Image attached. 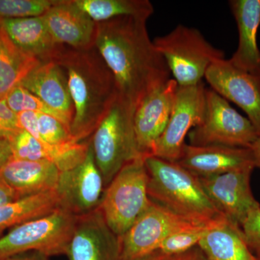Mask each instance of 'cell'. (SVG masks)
Here are the masks:
<instances>
[{
	"label": "cell",
	"mask_w": 260,
	"mask_h": 260,
	"mask_svg": "<svg viewBox=\"0 0 260 260\" xmlns=\"http://www.w3.org/2000/svg\"><path fill=\"white\" fill-rule=\"evenodd\" d=\"M250 149L254 157L255 167L260 169V136L258 137L257 139L253 143Z\"/></svg>",
	"instance_id": "cell-39"
},
{
	"label": "cell",
	"mask_w": 260,
	"mask_h": 260,
	"mask_svg": "<svg viewBox=\"0 0 260 260\" xmlns=\"http://www.w3.org/2000/svg\"><path fill=\"white\" fill-rule=\"evenodd\" d=\"M134 110L135 106L117 93L107 114L91 135L90 146L105 189L127 162L141 156L133 126Z\"/></svg>",
	"instance_id": "cell-4"
},
{
	"label": "cell",
	"mask_w": 260,
	"mask_h": 260,
	"mask_svg": "<svg viewBox=\"0 0 260 260\" xmlns=\"http://www.w3.org/2000/svg\"><path fill=\"white\" fill-rule=\"evenodd\" d=\"M229 5L237 25L239 44L229 61L238 69L260 78V0H232Z\"/></svg>",
	"instance_id": "cell-19"
},
{
	"label": "cell",
	"mask_w": 260,
	"mask_h": 260,
	"mask_svg": "<svg viewBox=\"0 0 260 260\" xmlns=\"http://www.w3.org/2000/svg\"><path fill=\"white\" fill-rule=\"evenodd\" d=\"M60 171L50 162L12 158L2 169L0 177L20 198L55 190Z\"/></svg>",
	"instance_id": "cell-22"
},
{
	"label": "cell",
	"mask_w": 260,
	"mask_h": 260,
	"mask_svg": "<svg viewBox=\"0 0 260 260\" xmlns=\"http://www.w3.org/2000/svg\"><path fill=\"white\" fill-rule=\"evenodd\" d=\"M175 80H168L145 93L135 105L133 114L137 146L143 157L151 155L172 114L178 88Z\"/></svg>",
	"instance_id": "cell-12"
},
{
	"label": "cell",
	"mask_w": 260,
	"mask_h": 260,
	"mask_svg": "<svg viewBox=\"0 0 260 260\" xmlns=\"http://www.w3.org/2000/svg\"><path fill=\"white\" fill-rule=\"evenodd\" d=\"M179 255H169L160 250H156L135 260H177Z\"/></svg>",
	"instance_id": "cell-38"
},
{
	"label": "cell",
	"mask_w": 260,
	"mask_h": 260,
	"mask_svg": "<svg viewBox=\"0 0 260 260\" xmlns=\"http://www.w3.org/2000/svg\"><path fill=\"white\" fill-rule=\"evenodd\" d=\"M148 181L144 157L140 156L127 162L106 187L99 208L118 237H123L151 204Z\"/></svg>",
	"instance_id": "cell-5"
},
{
	"label": "cell",
	"mask_w": 260,
	"mask_h": 260,
	"mask_svg": "<svg viewBox=\"0 0 260 260\" xmlns=\"http://www.w3.org/2000/svg\"><path fill=\"white\" fill-rule=\"evenodd\" d=\"M95 23L120 17L148 19L153 15V5L148 0H73Z\"/></svg>",
	"instance_id": "cell-26"
},
{
	"label": "cell",
	"mask_w": 260,
	"mask_h": 260,
	"mask_svg": "<svg viewBox=\"0 0 260 260\" xmlns=\"http://www.w3.org/2000/svg\"><path fill=\"white\" fill-rule=\"evenodd\" d=\"M189 145L250 148L259 135L247 117L239 114L213 89L207 88L203 120L188 134Z\"/></svg>",
	"instance_id": "cell-8"
},
{
	"label": "cell",
	"mask_w": 260,
	"mask_h": 260,
	"mask_svg": "<svg viewBox=\"0 0 260 260\" xmlns=\"http://www.w3.org/2000/svg\"><path fill=\"white\" fill-rule=\"evenodd\" d=\"M59 208L55 190L25 197L0 206V235L7 229L45 216Z\"/></svg>",
	"instance_id": "cell-24"
},
{
	"label": "cell",
	"mask_w": 260,
	"mask_h": 260,
	"mask_svg": "<svg viewBox=\"0 0 260 260\" xmlns=\"http://www.w3.org/2000/svg\"><path fill=\"white\" fill-rule=\"evenodd\" d=\"M254 169L249 167L215 177L199 178L205 192L219 211L240 227L251 210L260 207L251 188Z\"/></svg>",
	"instance_id": "cell-14"
},
{
	"label": "cell",
	"mask_w": 260,
	"mask_h": 260,
	"mask_svg": "<svg viewBox=\"0 0 260 260\" xmlns=\"http://www.w3.org/2000/svg\"><path fill=\"white\" fill-rule=\"evenodd\" d=\"M257 259H259V260H260V256H258Z\"/></svg>",
	"instance_id": "cell-40"
},
{
	"label": "cell",
	"mask_w": 260,
	"mask_h": 260,
	"mask_svg": "<svg viewBox=\"0 0 260 260\" xmlns=\"http://www.w3.org/2000/svg\"><path fill=\"white\" fill-rule=\"evenodd\" d=\"M198 246L209 260H259L246 244L242 228L226 218L213 227Z\"/></svg>",
	"instance_id": "cell-23"
},
{
	"label": "cell",
	"mask_w": 260,
	"mask_h": 260,
	"mask_svg": "<svg viewBox=\"0 0 260 260\" xmlns=\"http://www.w3.org/2000/svg\"><path fill=\"white\" fill-rule=\"evenodd\" d=\"M148 196L153 203L184 218L208 223L225 218L205 192L199 178L179 165L153 155L144 157Z\"/></svg>",
	"instance_id": "cell-3"
},
{
	"label": "cell",
	"mask_w": 260,
	"mask_h": 260,
	"mask_svg": "<svg viewBox=\"0 0 260 260\" xmlns=\"http://www.w3.org/2000/svg\"><path fill=\"white\" fill-rule=\"evenodd\" d=\"M225 218L200 224L173 234L164 241L158 250L169 255H179L198 246L206 234Z\"/></svg>",
	"instance_id": "cell-27"
},
{
	"label": "cell",
	"mask_w": 260,
	"mask_h": 260,
	"mask_svg": "<svg viewBox=\"0 0 260 260\" xmlns=\"http://www.w3.org/2000/svg\"><path fill=\"white\" fill-rule=\"evenodd\" d=\"M244 239L251 250L260 256V207L251 210L242 225Z\"/></svg>",
	"instance_id": "cell-31"
},
{
	"label": "cell",
	"mask_w": 260,
	"mask_h": 260,
	"mask_svg": "<svg viewBox=\"0 0 260 260\" xmlns=\"http://www.w3.org/2000/svg\"><path fill=\"white\" fill-rule=\"evenodd\" d=\"M78 218L59 208L13 228L0 237V260L29 251L48 256L66 254Z\"/></svg>",
	"instance_id": "cell-7"
},
{
	"label": "cell",
	"mask_w": 260,
	"mask_h": 260,
	"mask_svg": "<svg viewBox=\"0 0 260 260\" xmlns=\"http://www.w3.org/2000/svg\"><path fill=\"white\" fill-rule=\"evenodd\" d=\"M13 157L11 146L8 139H0V172Z\"/></svg>",
	"instance_id": "cell-35"
},
{
	"label": "cell",
	"mask_w": 260,
	"mask_h": 260,
	"mask_svg": "<svg viewBox=\"0 0 260 260\" xmlns=\"http://www.w3.org/2000/svg\"><path fill=\"white\" fill-rule=\"evenodd\" d=\"M153 43L179 86L201 83L208 68L224 59L223 51L210 44L200 30L185 25H177Z\"/></svg>",
	"instance_id": "cell-6"
},
{
	"label": "cell",
	"mask_w": 260,
	"mask_h": 260,
	"mask_svg": "<svg viewBox=\"0 0 260 260\" xmlns=\"http://www.w3.org/2000/svg\"><path fill=\"white\" fill-rule=\"evenodd\" d=\"M8 107L15 114L23 112H31L39 114H46L55 117L61 121L70 130V123L66 119L45 104L42 99L24 88L21 85H16L8 93L5 99Z\"/></svg>",
	"instance_id": "cell-28"
},
{
	"label": "cell",
	"mask_w": 260,
	"mask_h": 260,
	"mask_svg": "<svg viewBox=\"0 0 260 260\" xmlns=\"http://www.w3.org/2000/svg\"><path fill=\"white\" fill-rule=\"evenodd\" d=\"M211 89L241 108L260 136V78L238 69L229 59H220L207 70Z\"/></svg>",
	"instance_id": "cell-13"
},
{
	"label": "cell",
	"mask_w": 260,
	"mask_h": 260,
	"mask_svg": "<svg viewBox=\"0 0 260 260\" xmlns=\"http://www.w3.org/2000/svg\"><path fill=\"white\" fill-rule=\"evenodd\" d=\"M206 88L203 82L191 86H178L167 127L154 146L153 156L177 162L185 145V138L205 114Z\"/></svg>",
	"instance_id": "cell-9"
},
{
	"label": "cell",
	"mask_w": 260,
	"mask_h": 260,
	"mask_svg": "<svg viewBox=\"0 0 260 260\" xmlns=\"http://www.w3.org/2000/svg\"><path fill=\"white\" fill-rule=\"evenodd\" d=\"M42 18L57 44L75 49L95 46L96 23L73 0H59Z\"/></svg>",
	"instance_id": "cell-17"
},
{
	"label": "cell",
	"mask_w": 260,
	"mask_h": 260,
	"mask_svg": "<svg viewBox=\"0 0 260 260\" xmlns=\"http://www.w3.org/2000/svg\"><path fill=\"white\" fill-rule=\"evenodd\" d=\"M54 61L66 74L74 107L70 133L83 142L93 134L116 99L115 79L95 46L86 49L64 46Z\"/></svg>",
	"instance_id": "cell-2"
},
{
	"label": "cell",
	"mask_w": 260,
	"mask_h": 260,
	"mask_svg": "<svg viewBox=\"0 0 260 260\" xmlns=\"http://www.w3.org/2000/svg\"><path fill=\"white\" fill-rule=\"evenodd\" d=\"M20 85L42 99L72 124L74 107L68 79L64 70L56 61H42L23 78Z\"/></svg>",
	"instance_id": "cell-20"
},
{
	"label": "cell",
	"mask_w": 260,
	"mask_h": 260,
	"mask_svg": "<svg viewBox=\"0 0 260 260\" xmlns=\"http://www.w3.org/2000/svg\"><path fill=\"white\" fill-rule=\"evenodd\" d=\"M38 130V140L47 144L59 145L76 141L72 137L69 128L51 116L39 114Z\"/></svg>",
	"instance_id": "cell-30"
},
{
	"label": "cell",
	"mask_w": 260,
	"mask_h": 260,
	"mask_svg": "<svg viewBox=\"0 0 260 260\" xmlns=\"http://www.w3.org/2000/svg\"><path fill=\"white\" fill-rule=\"evenodd\" d=\"M203 223H207L184 218L152 202L146 211L120 238L121 260H135L158 250L169 236Z\"/></svg>",
	"instance_id": "cell-10"
},
{
	"label": "cell",
	"mask_w": 260,
	"mask_h": 260,
	"mask_svg": "<svg viewBox=\"0 0 260 260\" xmlns=\"http://www.w3.org/2000/svg\"><path fill=\"white\" fill-rule=\"evenodd\" d=\"M177 260H209L199 246H197L185 253L179 254Z\"/></svg>",
	"instance_id": "cell-36"
},
{
	"label": "cell",
	"mask_w": 260,
	"mask_h": 260,
	"mask_svg": "<svg viewBox=\"0 0 260 260\" xmlns=\"http://www.w3.org/2000/svg\"><path fill=\"white\" fill-rule=\"evenodd\" d=\"M66 255L69 260H121L120 237L108 225L99 207L78 216Z\"/></svg>",
	"instance_id": "cell-15"
},
{
	"label": "cell",
	"mask_w": 260,
	"mask_h": 260,
	"mask_svg": "<svg viewBox=\"0 0 260 260\" xmlns=\"http://www.w3.org/2000/svg\"><path fill=\"white\" fill-rule=\"evenodd\" d=\"M177 162L198 178L215 177L246 168H256L250 148L223 145L185 144Z\"/></svg>",
	"instance_id": "cell-16"
},
{
	"label": "cell",
	"mask_w": 260,
	"mask_h": 260,
	"mask_svg": "<svg viewBox=\"0 0 260 260\" xmlns=\"http://www.w3.org/2000/svg\"><path fill=\"white\" fill-rule=\"evenodd\" d=\"M17 119L20 129L25 130L36 139H39V114L31 112H20L17 114Z\"/></svg>",
	"instance_id": "cell-33"
},
{
	"label": "cell",
	"mask_w": 260,
	"mask_h": 260,
	"mask_svg": "<svg viewBox=\"0 0 260 260\" xmlns=\"http://www.w3.org/2000/svg\"><path fill=\"white\" fill-rule=\"evenodd\" d=\"M20 199L21 198L17 194L16 191L0 177V206L9 204Z\"/></svg>",
	"instance_id": "cell-34"
},
{
	"label": "cell",
	"mask_w": 260,
	"mask_h": 260,
	"mask_svg": "<svg viewBox=\"0 0 260 260\" xmlns=\"http://www.w3.org/2000/svg\"><path fill=\"white\" fill-rule=\"evenodd\" d=\"M104 190V179L90 143L83 161L60 173L55 189L60 208L76 216L85 215L100 206Z\"/></svg>",
	"instance_id": "cell-11"
},
{
	"label": "cell",
	"mask_w": 260,
	"mask_h": 260,
	"mask_svg": "<svg viewBox=\"0 0 260 260\" xmlns=\"http://www.w3.org/2000/svg\"><path fill=\"white\" fill-rule=\"evenodd\" d=\"M0 28L15 47L41 61H54L64 46L51 37L42 16L0 20Z\"/></svg>",
	"instance_id": "cell-21"
},
{
	"label": "cell",
	"mask_w": 260,
	"mask_h": 260,
	"mask_svg": "<svg viewBox=\"0 0 260 260\" xmlns=\"http://www.w3.org/2000/svg\"><path fill=\"white\" fill-rule=\"evenodd\" d=\"M19 129L17 114L0 99V139L9 140Z\"/></svg>",
	"instance_id": "cell-32"
},
{
	"label": "cell",
	"mask_w": 260,
	"mask_h": 260,
	"mask_svg": "<svg viewBox=\"0 0 260 260\" xmlns=\"http://www.w3.org/2000/svg\"><path fill=\"white\" fill-rule=\"evenodd\" d=\"M41 62L15 47L0 28V99L5 100L10 90Z\"/></svg>",
	"instance_id": "cell-25"
},
{
	"label": "cell",
	"mask_w": 260,
	"mask_h": 260,
	"mask_svg": "<svg viewBox=\"0 0 260 260\" xmlns=\"http://www.w3.org/2000/svg\"><path fill=\"white\" fill-rule=\"evenodd\" d=\"M49 257L39 251H29L3 260H49Z\"/></svg>",
	"instance_id": "cell-37"
},
{
	"label": "cell",
	"mask_w": 260,
	"mask_h": 260,
	"mask_svg": "<svg viewBox=\"0 0 260 260\" xmlns=\"http://www.w3.org/2000/svg\"><path fill=\"white\" fill-rule=\"evenodd\" d=\"M146 22L126 16L96 23L95 47L114 75L119 96L135 107L149 90L170 79Z\"/></svg>",
	"instance_id": "cell-1"
},
{
	"label": "cell",
	"mask_w": 260,
	"mask_h": 260,
	"mask_svg": "<svg viewBox=\"0 0 260 260\" xmlns=\"http://www.w3.org/2000/svg\"><path fill=\"white\" fill-rule=\"evenodd\" d=\"M59 0H0V20L42 16Z\"/></svg>",
	"instance_id": "cell-29"
},
{
	"label": "cell",
	"mask_w": 260,
	"mask_h": 260,
	"mask_svg": "<svg viewBox=\"0 0 260 260\" xmlns=\"http://www.w3.org/2000/svg\"><path fill=\"white\" fill-rule=\"evenodd\" d=\"M9 142L13 158L32 161L50 162L60 172L70 170L83 161L88 153L89 142H70L53 145L36 139L25 130L19 129Z\"/></svg>",
	"instance_id": "cell-18"
}]
</instances>
